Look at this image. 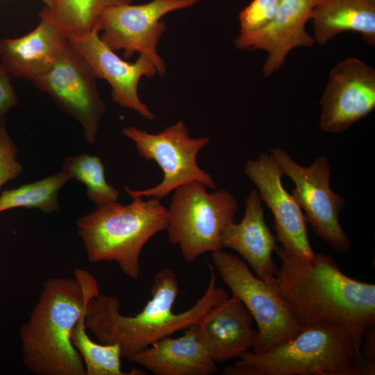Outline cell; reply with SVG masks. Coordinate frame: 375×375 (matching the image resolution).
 I'll use <instances>...</instances> for the list:
<instances>
[{"instance_id": "d6986e66", "label": "cell", "mask_w": 375, "mask_h": 375, "mask_svg": "<svg viewBox=\"0 0 375 375\" xmlns=\"http://www.w3.org/2000/svg\"><path fill=\"white\" fill-rule=\"evenodd\" d=\"M155 375H210L217 363L201 342L197 324L182 336L165 337L128 359Z\"/></svg>"}, {"instance_id": "ac0fdd59", "label": "cell", "mask_w": 375, "mask_h": 375, "mask_svg": "<svg viewBox=\"0 0 375 375\" xmlns=\"http://www.w3.org/2000/svg\"><path fill=\"white\" fill-rule=\"evenodd\" d=\"M261 201L258 191L252 190L245 201L242 219L224 229L221 245L238 252L256 276L272 284L278 269L272 256L279 247L265 222Z\"/></svg>"}, {"instance_id": "5b68a950", "label": "cell", "mask_w": 375, "mask_h": 375, "mask_svg": "<svg viewBox=\"0 0 375 375\" xmlns=\"http://www.w3.org/2000/svg\"><path fill=\"white\" fill-rule=\"evenodd\" d=\"M349 332L338 324L303 328L265 351L243 353L224 375H359Z\"/></svg>"}, {"instance_id": "f546056e", "label": "cell", "mask_w": 375, "mask_h": 375, "mask_svg": "<svg viewBox=\"0 0 375 375\" xmlns=\"http://www.w3.org/2000/svg\"><path fill=\"white\" fill-rule=\"evenodd\" d=\"M367 1L372 4H375V0H367Z\"/></svg>"}, {"instance_id": "4fadbf2b", "label": "cell", "mask_w": 375, "mask_h": 375, "mask_svg": "<svg viewBox=\"0 0 375 375\" xmlns=\"http://www.w3.org/2000/svg\"><path fill=\"white\" fill-rule=\"evenodd\" d=\"M319 105L323 131L347 130L375 108V69L356 58L340 61L330 72Z\"/></svg>"}, {"instance_id": "6da1fadb", "label": "cell", "mask_w": 375, "mask_h": 375, "mask_svg": "<svg viewBox=\"0 0 375 375\" xmlns=\"http://www.w3.org/2000/svg\"><path fill=\"white\" fill-rule=\"evenodd\" d=\"M281 259L272 284L302 328L338 324L349 332L357 356L367 332L375 325V285L343 273L329 255L304 260L276 251Z\"/></svg>"}, {"instance_id": "e0dca14e", "label": "cell", "mask_w": 375, "mask_h": 375, "mask_svg": "<svg viewBox=\"0 0 375 375\" xmlns=\"http://www.w3.org/2000/svg\"><path fill=\"white\" fill-rule=\"evenodd\" d=\"M254 319L234 295L212 306L197 324L199 338L216 363L240 358L257 337Z\"/></svg>"}, {"instance_id": "2e32d148", "label": "cell", "mask_w": 375, "mask_h": 375, "mask_svg": "<svg viewBox=\"0 0 375 375\" xmlns=\"http://www.w3.org/2000/svg\"><path fill=\"white\" fill-rule=\"evenodd\" d=\"M38 25L19 38L0 40V63L10 76L31 82L50 71L63 54L68 40L44 8Z\"/></svg>"}, {"instance_id": "8fae6325", "label": "cell", "mask_w": 375, "mask_h": 375, "mask_svg": "<svg viewBox=\"0 0 375 375\" xmlns=\"http://www.w3.org/2000/svg\"><path fill=\"white\" fill-rule=\"evenodd\" d=\"M97 78L81 56L68 45L53 67L32 82L81 126L85 139L94 142L99 121L106 110Z\"/></svg>"}, {"instance_id": "603a6c76", "label": "cell", "mask_w": 375, "mask_h": 375, "mask_svg": "<svg viewBox=\"0 0 375 375\" xmlns=\"http://www.w3.org/2000/svg\"><path fill=\"white\" fill-rule=\"evenodd\" d=\"M131 0H53L49 15L65 34H84L97 25L102 12L108 8L131 3Z\"/></svg>"}, {"instance_id": "30bf717a", "label": "cell", "mask_w": 375, "mask_h": 375, "mask_svg": "<svg viewBox=\"0 0 375 375\" xmlns=\"http://www.w3.org/2000/svg\"><path fill=\"white\" fill-rule=\"evenodd\" d=\"M200 1L151 0L142 4L127 3L109 7L99 19L100 38L113 51L123 50L126 59L135 53L145 54L153 62L158 74L165 76L166 67L157 51L166 27L161 19Z\"/></svg>"}, {"instance_id": "5bb4252c", "label": "cell", "mask_w": 375, "mask_h": 375, "mask_svg": "<svg viewBox=\"0 0 375 375\" xmlns=\"http://www.w3.org/2000/svg\"><path fill=\"white\" fill-rule=\"evenodd\" d=\"M244 172L272 212L276 238L283 251L304 260H312L315 252L308 238L307 219L283 186L281 178L285 174L273 156L261 153L258 158L247 161Z\"/></svg>"}, {"instance_id": "277c9868", "label": "cell", "mask_w": 375, "mask_h": 375, "mask_svg": "<svg viewBox=\"0 0 375 375\" xmlns=\"http://www.w3.org/2000/svg\"><path fill=\"white\" fill-rule=\"evenodd\" d=\"M97 206L76 222L87 258L91 262H115L131 279L140 274V256L147 242L167 226V209L160 199L133 197Z\"/></svg>"}, {"instance_id": "d4e9b609", "label": "cell", "mask_w": 375, "mask_h": 375, "mask_svg": "<svg viewBox=\"0 0 375 375\" xmlns=\"http://www.w3.org/2000/svg\"><path fill=\"white\" fill-rule=\"evenodd\" d=\"M283 0H252L239 14L240 31L246 37L267 28L275 19Z\"/></svg>"}, {"instance_id": "4316f807", "label": "cell", "mask_w": 375, "mask_h": 375, "mask_svg": "<svg viewBox=\"0 0 375 375\" xmlns=\"http://www.w3.org/2000/svg\"><path fill=\"white\" fill-rule=\"evenodd\" d=\"M356 366L359 375L375 374V325L368 330L364 337L356 357Z\"/></svg>"}, {"instance_id": "484cf974", "label": "cell", "mask_w": 375, "mask_h": 375, "mask_svg": "<svg viewBox=\"0 0 375 375\" xmlns=\"http://www.w3.org/2000/svg\"><path fill=\"white\" fill-rule=\"evenodd\" d=\"M17 154V147L6 131L5 124L0 123V191L3 185L16 178L23 170Z\"/></svg>"}, {"instance_id": "7402d4cb", "label": "cell", "mask_w": 375, "mask_h": 375, "mask_svg": "<svg viewBox=\"0 0 375 375\" xmlns=\"http://www.w3.org/2000/svg\"><path fill=\"white\" fill-rule=\"evenodd\" d=\"M70 180L62 170L39 181L6 190L0 194V213L16 208L38 209L45 214L58 212L59 192Z\"/></svg>"}, {"instance_id": "52a82bcc", "label": "cell", "mask_w": 375, "mask_h": 375, "mask_svg": "<svg viewBox=\"0 0 375 375\" xmlns=\"http://www.w3.org/2000/svg\"><path fill=\"white\" fill-rule=\"evenodd\" d=\"M211 257L225 285L256 323L257 337L251 351H265L290 340L303 328L274 285L256 276L238 256L220 250L212 252Z\"/></svg>"}, {"instance_id": "9a60e30c", "label": "cell", "mask_w": 375, "mask_h": 375, "mask_svg": "<svg viewBox=\"0 0 375 375\" xmlns=\"http://www.w3.org/2000/svg\"><path fill=\"white\" fill-rule=\"evenodd\" d=\"M319 0H283L273 22L265 29L234 42L242 50H263L268 56L262 72L269 76L285 63L288 53L299 47H312L315 41L306 30Z\"/></svg>"}, {"instance_id": "7a4b0ae2", "label": "cell", "mask_w": 375, "mask_h": 375, "mask_svg": "<svg viewBox=\"0 0 375 375\" xmlns=\"http://www.w3.org/2000/svg\"><path fill=\"white\" fill-rule=\"evenodd\" d=\"M209 281L202 297L188 310L174 313L178 294L175 272L169 267L158 272L151 288V298L135 315H124L115 295L101 294L90 298L86 305L85 324L100 343L117 344L122 358L147 349L158 340L197 324L212 306L228 297L217 286L214 266L207 262Z\"/></svg>"}, {"instance_id": "ba28073f", "label": "cell", "mask_w": 375, "mask_h": 375, "mask_svg": "<svg viewBox=\"0 0 375 375\" xmlns=\"http://www.w3.org/2000/svg\"><path fill=\"white\" fill-rule=\"evenodd\" d=\"M122 133L135 143L140 156L155 161L163 173L162 181L154 187L134 190L125 186L124 190L131 198L161 199L179 187L192 182H199L212 190L216 188L212 176L201 169L197 162L199 152L210 139L192 138L183 121L154 134L135 126L125 127Z\"/></svg>"}, {"instance_id": "f1b7e54d", "label": "cell", "mask_w": 375, "mask_h": 375, "mask_svg": "<svg viewBox=\"0 0 375 375\" xmlns=\"http://www.w3.org/2000/svg\"><path fill=\"white\" fill-rule=\"evenodd\" d=\"M42 2H44L47 7L50 8L53 2V0H41Z\"/></svg>"}, {"instance_id": "cb8c5ba5", "label": "cell", "mask_w": 375, "mask_h": 375, "mask_svg": "<svg viewBox=\"0 0 375 375\" xmlns=\"http://www.w3.org/2000/svg\"><path fill=\"white\" fill-rule=\"evenodd\" d=\"M62 170L85 185L86 195L97 206L117 201L119 193L107 182L99 157L89 153L66 157Z\"/></svg>"}, {"instance_id": "83f0119b", "label": "cell", "mask_w": 375, "mask_h": 375, "mask_svg": "<svg viewBox=\"0 0 375 375\" xmlns=\"http://www.w3.org/2000/svg\"><path fill=\"white\" fill-rule=\"evenodd\" d=\"M17 101L10 76L0 63V123H4L6 113L17 104Z\"/></svg>"}, {"instance_id": "44dd1931", "label": "cell", "mask_w": 375, "mask_h": 375, "mask_svg": "<svg viewBox=\"0 0 375 375\" xmlns=\"http://www.w3.org/2000/svg\"><path fill=\"white\" fill-rule=\"evenodd\" d=\"M85 309L71 333L72 345L81 356L86 375H142L140 369L124 372L122 369V353L117 344L98 343L89 336L85 324Z\"/></svg>"}, {"instance_id": "8992f818", "label": "cell", "mask_w": 375, "mask_h": 375, "mask_svg": "<svg viewBox=\"0 0 375 375\" xmlns=\"http://www.w3.org/2000/svg\"><path fill=\"white\" fill-rule=\"evenodd\" d=\"M237 208L235 197L226 190L208 193L199 182L181 186L167 209L169 241L179 247L188 262L220 251L222 231L233 222Z\"/></svg>"}, {"instance_id": "3957f363", "label": "cell", "mask_w": 375, "mask_h": 375, "mask_svg": "<svg viewBox=\"0 0 375 375\" xmlns=\"http://www.w3.org/2000/svg\"><path fill=\"white\" fill-rule=\"evenodd\" d=\"M100 294L97 281L76 268L74 277H51L19 328L22 360L35 375H86L71 333L88 300Z\"/></svg>"}, {"instance_id": "9c48e42d", "label": "cell", "mask_w": 375, "mask_h": 375, "mask_svg": "<svg viewBox=\"0 0 375 375\" xmlns=\"http://www.w3.org/2000/svg\"><path fill=\"white\" fill-rule=\"evenodd\" d=\"M270 154L285 175L294 183L291 195L306 212L307 221L315 234L338 252L351 249L350 239L340 223L344 199L330 186L331 165L319 156L307 167L297 164L281 148L270 149Z\"/></svg>"}, {"instance_id": "ffe728a7", "label": "cell", "mask_w": 375, "mask_h": 375, "mask_svg": "<svg viewBox=\"0 0 375 375\" xmlns=\"http://www.w3.org/2000/svg\"><path fill=\"white\" fill-rule=\"evenodd\" d=\"M311 19L315 43L324 45L337 35L353 31L375 44V4L367 0H319Z\"/></svg>"}, {"instance_id": "7c38bea8", "label": "cell", "mask_w": 375, "mask_h": 375, "mask_svg": "<svg viewBox=\"0 0 375 375\" xmlns=\"http://www.w3.org/2000/svg\"><path fill=\"white\" fill-rule=\"evenodd\" d=\"M99 33L97 25L87 33L65 35L95 77L110 84L115 103L134 110L147 120H153V114L140 99L138 85L142 77L151 78L158 74L153 62L145 54H139L134 62L124 60L101 40Z\"/></svg>"}]
</instances>
